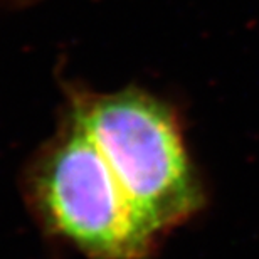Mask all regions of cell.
<instances>
[{
	"label": "cell",
	"mask_w": 259,
	"mask_h": 259,
	"mask_svg": "<svg viewBox=\"0 0 259 259\" xmlns=\"http://www.w3.org/2000/svg\"><path fill=\"white\" fill-rule=\"evenodd\" d=\"M19 0H0V5H5V4H17Z\"/></svg>",
	"instance_id": "3957f363"
},
{
	"label": "cell",
	"mask_w": 259,
	"mask_h": 259,
	"mask_svg": "<svg viewBox=\"0 0 259 259\" xmlns=\"http://www.w3.org/2000/svg\"><path fill=\"white\" fill-rule=\"evenodd\" d=\"M30 185L51 229L93 259H143L160 237L71 113L39 157Z\"/></svg>",
	"instance_id": "7a4b0ae2"
},
{
	"label": "cell",
	"mask_w": 259,
	"mask_h": 259,
	"mask_svg": "<svg viewBox=\"0 0 259 259\" xmlns=\"http://www.w3.org/2000/svg\"><path fill=\"white\" fill-rule=\"evenodd\" d=\"M71 115L110 165L128 199L158 236L190 221L205 204L174 111L147 91L79 95Z\"/></svg>",
	"instance_id": "6da1fadb"
}]
</instances>
